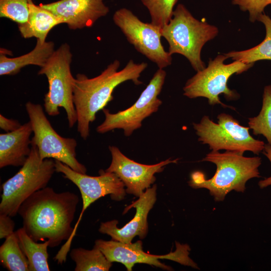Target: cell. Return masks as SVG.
Returning <instances> with one entry per match:
<instances>
[{
    "instance_id": "6da1fadb",
    "label": "cell",
    "mask_w": 271,
    "mask_h": 271,
    "mask_svg": "<svg viewBox=\"0 0 271 271\" xmlns=\"http://www.w3.org/2000/svg\"><path fill=\"white\" fill-rule=\"evenodd\" d=\"M79 197L69 191L58 193L46 187L28 198L20 206L18 214L23 228L36 242L49 241V247L59 246L72 235Z\"/></svg>"
},
{
    "instance_id": "7a4b0ae2",
    "label": "cell",
    "mask_w": 271,
    "mask_h": 271,
    "mask_svg": "<svg viewBox=\"0 0 271 271\" xmlns=\"http://www.w3.org/2000/svg\"><path fill=\"white\" fill-rule=\"evenodd\" d=\"M120 62L114 60L98 76L89 78L86 75H76L73 86V102L77 116V131L86 140L89 136L90 123L96 119V114L111 101L114 89L120 84L132 81L136 85L142 73L148 67L146 62L135 63L130 59L118 70Z\"/></svg>"
},
{
    "instance_id": "3957f363",
    "label": "cell",
    "mask_w": 271,
    "mask_h": 271,
    "mask_svg": "<svg viewBox=\"0 0 271 271\" xmlns=\"http://www.w3.org/2000/svg\"><path fill=\"white\" fill-rule=\"evenodd\" d=\"M202 161L215 164L214 175L206 179L202 172L196 171L191 174L189 184L195 189H207L216 201H223L232 190L244 192L248 180L260 177L258 168L261 159L259 157H245L236 152L212 151Z\"/></svg>"
},
{
    "instance_id": "277c9868",
    "label": "cell",
    "mask_w": 271,
    "mask_h": 271,
    "mask_svg": "<svg viewBox=\"0 0 271 271\" xmlns=\"http://www.w3.org/2000/svg\"><path fill=\"white\" fill-rule=\"evenodd\" d=\"M161 33L169 44V53L185 56L197 72L206 67L201 58L202 49L217 35L218 29L196 19L183 5L179 4Z\"/></svg>"
},
{
    "instance_id": "5b68a950",
    "label": "cell",
    "mask_w": 271,
    "mask_h": 271,
    "mask_svg": "<svg viewBox=\"0 0 271 271\" xmlns=\"http://www.w3.org/2000/svg\"><path fill=\"white\" fill-rule=\"evenodd\" d=\"M72 60L70 46L63 43L55 50L38 72V75H45L48 81V91L44 100L46 112L50 116H57L60 113L59 108L63 107L70 128L77 121L73 102L75 78L71 71Z\"/></svg>"
},
{
    "instance_id": "8992f818",
    "label": "cell",
    "mask_w": 271,
    "mask_h": 271,
    "mask_svg": "<svg viewBox=\"0 0 271 271\" xmlns=\"http://www.w3.org/2000/svg\"><path fill=\"white\" fill-rule=\"evenodd\" d=\"M31 147L22 168L2 185L0 214L15 217L21 204L35 192L46 187L56 172L55 160H42L36 146L31 143Z\"/></svg>"
},
{
    "instance_id": "52a82bcc",
    "label": "cell",
    "mask_w": 271,
    "mask_h": 271,
    "mask_svg": "<svg viewBox=\"0 0 271 271\" xmlns=\"http://www.w3.org/2000/svg\"><path fill=\"white\" fill-rule=\"evenodd\" d=\"M218 122L204 115L199 123L193 125L198 136V141L209 146L212 151L221 150L236 152L243 154L250 151L258 155L262 152L265 143L254 139L249 131V127L243 126L231 115L222 113L217 116Z\"/></svg>"
},
{
    "instance_id": "ba28073f",
    "label": "cell",
    "mask_w": 271,
    "mask_h": 271,
    "mask_svg": "<svg viewBox=\"0 0 271 271\" xmlns=\"http://www.w3.org/2000/svg\"><path fill=\"white\" fill-rule=\"evenodd\" d=\"M228 58L218 55L213 60L210 59L207 67L186 82L183 87L184 95L189 98L205 97L210 105L220 104L224 107H233L223 104L219 95L223 94L227 100L235 99L239 95L230 89L227 85L228 79L234 74H239L251 67L253 64L234 61L228 64L224 63Z\"/></svg>"
},
{
    "instance_id": "9c48e42d",
    "label": "cell",
    "mask_w": 271,
    "mask_h": 271,
    "mask_svg": "<svg viewBox=\"0 0 271 271\" xmlns=\"http://www.w3.org/2000/svg\"><path fill=\"white\" fill-rule=\"evenodd\" d=\"M25 106L34 133L31 143L37 147L41 159H53L77 172L86 174V168L76 157L77 144L75 139L59 135L52 127L40 104L29 101Z\"/></svg>"
},
{
    "instance_id": "30bf717a",
    "label": "cell",
    "mask_w": 271,
    "mask_h": 271,
    "mask_svg": "<svg viewBox=\"0 0 271 271\" xmlns=\"http://www.w3.org/2000/svg\"><path fill=\"white\" fill-rule=\"evenodd\" d=\"M166 76V71L159 68L136 102L127 109L115 113L103 109L105 119L97 127V132L104 133L115 129H122L124 135L128 137L140 128L143 120L157 111L162 103L158 96L162 89Z\"/></svg>"
},
{
    "instance_id": "8fae6325",
    "label": "cell",
    "mask_w": 271,
    "mask_h": 271,
    "mask_svg": "<svg viewBox=\"0 0 271 271\" xmlns=\"http://www.w3.org/2000/svg\"><path fill=\"white\" fill-rule=\"evenodd\" d=\"M113 21L128 42L159 68L164 69L172 64V55L161 43V28L142 21L130 10L124 8L115 12Z\"/></svg>"
},
{
    "instance_id": "7c38bea8",
    "label": "cell",
    "mask_w": 271,
    "mask_h": 271,
    "mask_svg": "<svg viewBox=\"0 0 271 271\" xmlns=\"http://www.w3.org/2000/svg\"><path fill=\"white\" fill-rule=\"evenodd\" d=\"M175 243V251L167 254L159 255L144 252L142 242L140 240L134 243H125L112 239L109 241L98 239L95 241L94 246L99 249L109 261L123 264L128 271L132 270L134 264L138 263L152 265L164 269L172 270L171 267L160 261V259H169L182 265L198 268L196 263L189 256L190 251L189 246L177 241Z\"/></svg>"
},
{
    "instance_id": "4fadbf2b",
    "label": "cell",
    "mask_w": 271,
    "mask_h": 271,
    "mask_svg": "<svg viewBox=\"0 0 271 271\" xmlns=\"http://www.w3.org/2000/svg\"><path fill=\"white\" fill-rule=\"evenodd\" d=\"M56 172L74 183L79 189L82 199V208L79 216L82 218L86 209L94 202L106 195L115 201L123 199L125 195L124 184L113 173L101 170L98 176H90L72 170L66 164L55 160Z\"/></svg>"
},
{
    "instance_id": "5bb4252c",
    "label": "cell",
    "mask_w": 271,
    "mask_h": 271,
    "mask_svg": "<svg viewBox=\"0 0 271 271\" xmlns=\"http://www.w3.org/2000/svg\"><path fill=\"white\" fill-rule=\"evenodd\" d=\"M112 160L105 171L114 173L126 187L128 194L140 197L156 180L155 174L162 172L164 167L177 163L178 159H167L154 165L142 164L129 159L115 146H109Z\"/></svg>"
},
{
    "instance_id": "9a60e30c",
    "label": "cell",
    "mask_w": 271,
    "mask_h": 271,
    "mask_svg": "<svg viewBox=\"0 0 271 271\" xmlns=\"http://www.w3.org/2000/svg\"><path fill=\"white\" fill-rule=\"evenodd\" d=\"M156 185L147 189L137 201L125 208L124 213L131 208L136 209L134 218L125 225L118 228L116 220L101 222L99 232L109 235L112 240L125 243L131 242L136 236L144 238L148 232V215L156 201Z\"/></svg>"
},
{
    "instance_id": "2e32d148",
    "label": "cell",
    "mask_w": 271,
    "mask_h": 271,
    "mask_svg": "<svg viewBox=\"0 0 271 271\" xmlns=\"http://www.w3.org/2000/svg\"><path fill=\"white\" fill-rule=\"evenodd\" d=\"M40 6L61 18L73 30L91 27L109 12L103 0H59Z\"/></svg>"
},
{
    "instance_id": "e0dca14e",
    "label": "cell",
    "mask_w": 271,
    "mask_h": 271,
    "mask_svg": "<svg viewBox=\"0 0 271 271\" xmlns=\"http://www.w3.org/2000/svg\"><path fill=\"white\" fill-rule=\"evenodd\" d=\"M32 132L29 121L14 131L0 134V168L25 164L31 152Z\"/></svg>"
},
{
    "instance_id": "ac0fdd59",
    "label": "cell",
    "mask_w": 271,
    "mask_h": 271,
    "mask_svg": "<svg viewBox=\"0 0 271 271\" xmlns=\"http://www.w3.org/2000/svg\"><path fill=\"white\" fill-rule=\"evenodd\" d=\"M29 13L27 21L18 24L19 31L25 39L35 37L41 42L46 41L49 32L55 26L63 24V20L40 5L29 3Z\"/></svg>"
},
{
    "instance_id": "d6986e66",
    "label": "cell",
    "mask_w": 271,
    "mask_h": 271,
    "mask_svg": "<svg viewBox=\"0 0 271 271\" xmlns=\"http://www.w3.org/2000/svg\"><path fill=\"white\" fill-rule=\"evenodd\" d=\"M53 41L41 42L37 40L34 48L29 53L16 57H8L6 54H0V75H14L22 68L29 65L42 67L55 51Z\"/></svg>"
},
{
    "instance_id": "ffe728a7",
    "label": "cell",
    "mask_w": 271,
    "mask_h": 271,
    "mask_svg": "<svg viewBox=\"0 0 271 271\" xmlns=\"http://www.w3.org/2000/svg\"><path fill=\"white\" fill-rule=\"evenodd\" d=\"M20 247L26 256L29 271H49L50 270L47 251L49 241L38 243L31 238L24 229L20 228L15 231Z\"/></svg>"
},
{
    "instance_id": "44dd1931",
    "label": "cell",
    "mask_w": 271,
    "mask_h": 271,
    "mask_svg": "<svg viewBox=\"0 0 271 271\" xmlns=\"http://www.w3.org/2000/svg\"><path fill=\"white\" fill-rule=\"evenodd\" d=\"M257 21L262 23L265 28L264 40L257 46L250 49L225 54L228 58L247 64H254L259 60H271V19L264 14H261Z\"/></svg>"
},
{
    "instance_id": "7402d4cb",
    "label": "cell",
    "mask_w": 271,
    "mask_h": 271,
    "mask_svg": "<svg viewBox=\"0 0 271 271\" xmlns=\"http://www.w3.org/2000/svg\"><path fill=\"white\" fill-rule=\"evenodd\" d=\"M70 256L75 262V271H108L112 265V262L94 246L91 250L81 247L73 248Z\"/></svg>"
},
{
    "instance_id": "603a6c76",
    "label": "cell",
    "mask_w": 271,
    "mask_h": 271,
    "mask_svg": "<svg viewBox=\"0 0 271 271\" xmlns=\"http://www.w3.org/2000/svg\"><path fill=\"white\" fill-rule=\"evenodd\" d=\"M0 262L9 271H29L28 259L19 244L15 231L0 247Z\"/></svg>"
},
{
    "instance_id": "cb8c5ba5",
    "label": "cell",
    "mask_w": 271,
    "mask_h": 271,
    "mask_svg": "<svg viewBox=\"0 0 271 271\" xmlns=\"http://www.w3.org/2000/svg\"><path fill=\"white\" fill-rule=\"evenodd\" d=\"M248 125L254 135L264 137L271 146V85L264 87L262 105L259 114L249 118Z\"/></svg>"
},
{
    "instance_id": "d4e9b609",
    "label": "cell",
    "mask_w": 271,
    "mask_h": 271,
    "mask_svg": "<svg viewBox=\"0 0 271 271\" xmlns=\"http://www.w3.org/2000/svg\"><path fill=\"white\" fill-rule=\"evenodd\" d=\"M178 1L141 0V2L149 11L151 23L161 29L172 18L174 7Z\"/></svg>"
},
{
    "instance_id": "484cf974",
    "label": "cell",
    "mask_w": 271,
    "mask_h": 271,
    "mask_svg": "<svg viewBox=\"0 0 271 271\" xmlns=\"http://www.w3.org/2000/svg\"><path fill=\"white\" fill-rule=\"evenodd\" d=\"M32 0H0V17L9 19L18 24L26 22Z\"/></svg>"
},
{
    "instance_id": "4316f807",
    "label": "cell",
    "mask_w": 271,
    "mask_h": 271,
    "mask_svg": "<svg viewBox=\"0 0 271 271\" xmlns=\"http://www.w3.org/2000/svg\"><path fill=\"white\" fill-rule=\"evenodd\" d=\"M233 5H238L243 11H248L249 20L254 22L262 14L264 9L271 4V0H232Z\"/></svg>"
},
{
    "instance_id": "83f0119b",
    "label": "cell",
    "mask_w": 271,
    "mask_h": 271,
    "mask_svg": "<svg viewBox=\"0 0 271 271\" xmlns=\"http://www.w3.org/2000/svg\"><path fill=\"white\" fill-rule=\"evenodd\" d=\"M15 223L12 217L0 214V238H6L14 231Z\"/></svg>"
},
{
    "instance_id": "f1b7e54d",
    "label": "cell",
    "mask_w": 271,
    "mask_h": 271,
    "mask_svg": "<svg viewBox=\"0 0 271 271\" xmlns=\"http://www.w3.org/2000/svg\"><path fill=\"white\" fill-rule=\"evenodd\" d=\"M22 124L17 120L9 119L0 114V127L6 132L18 129Z\"/></svg>"
},
{
    "instance_id": "f546056e",
    "label": "cell",
    "mask_w": 271,
    "mask_h": 271,
    "mask_svg": "<svg viewBox=\"0 0 271 271\" xmlns=\"http://www.w3.org/2000/svg\"><path fill=\"white\" fill-rule=\"evenodd\" d=\"M263 154L267 157L271 163V146L268 144H265ZM258 184L260 189L271 186V176L259 181Z\"/></svg>"
}]
</instances>
